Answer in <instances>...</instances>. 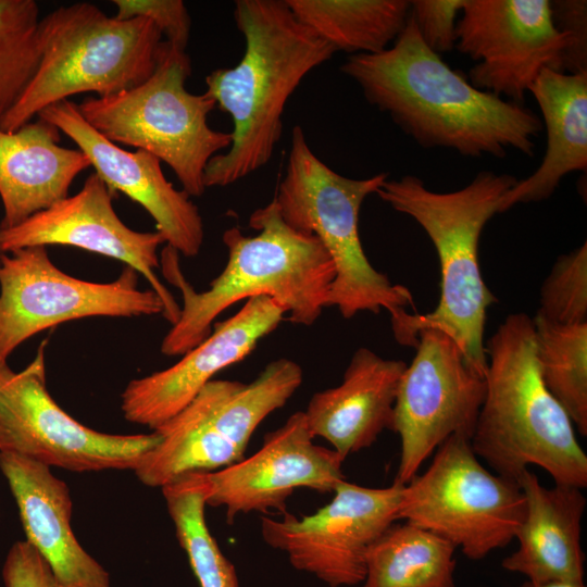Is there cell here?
I'll return each instance as SVG.
<instances>
[{
	"label": "cell",
	"instance_id": "24",
	"mask_svg": "<svg viewBox=\"0 0 587 587\" xmlns=\"http://www.w3.org/2000/svg\"><path fill=\"white\" fill-rule=\"evenodd\" d=\"M455 547L403 522L390 525L370 547L359 587H455Z\"/></svg>",
	"mask_w": 587,
	"mask_h": 587
},
{
	"label": "cell",
	"instance_id": "16",
	"mask_svg": "<svg viewBox=\"0 0 587 587\" xmlns=\"http://www.w3.org/2000/svg\"><path fill=\"white\" fill-rule=\"evenodd\" d=\"M115 192L93 172L82 189L21 224L0 229L3 253L35 246H72L118 260L145 276L163 303L164 317L174 325L180 307L161 283L158 248L164 242L160 233L137 232L124 224L114 211Z\"/></svg>",
	"mask_w": 587,
	"mask_h": 587
},
{
	"label": "cell",
	"instance_id": "34",
	"mask_svg": "<svg viewBox=\"0 0 587 587\" xmlns=\"http://www.w3.org/2000/svg\"><path fill=\"white\" fill-rule=\"evenodd\" d=\"M519 587H586L584 582H566V580H549V582H532L526 579Z\"/></svg>",
	"mask_w": 587,
	"mask_h": 587
},
{
	"label": "cell",
	"instance_id": "11",
	"mask_svg": "<svg viewBox=\"0 0 587 587\" xmlns=\"http://www.w3.org/2000/svg\"><path fill=\"white\" fill-rule=\"evenodd\" d=\"M46 340L21 372L0 366V451L72 472L135 470L160 435H115L76 421L46 387Z\"/></svg>",
	"mask_w": 587,
	"mask_h": 587
},
{
	"label": "cell",
	"instance_id": "26",
	"mask_svg": "<svg viewBox=\"0 0 587 587\" xmlns=\"http://www.w3.org/2000/svg\"><path fill=\"white\" fill-rule=\"evenodd\" d=\"M542 382L573 425L587 435V323L562 325L533 317Z\"/></svg>",
	"mask_w": 587,
	"mask_h": 587
},
{
	"label": "cell",
	"instance_id": "4",
	"mask_svg": "<svg viewBox=\"0 0 587 587\" xmlns=\"http://www.w3.org/2000/svg\"><path fill=\"white\" fill-rule=\"evenodd\" d=\"M516 182L510 174L482 171L465 187L451 192L433 191L414 175L387 178L378 188L376 195L383 201L424 229L440 265V296L435 309L427 313L400 310L390 316L400 345L414 348L420 332L440 329L455 341L469 365L485 375L487 310L498 299L482 276L479 238Z\"/></svg>",
	"mask_w": 587,
	"mask_h": 587
},
{
	"label": "cell",
	"instance_id": "13",
	"mask_svg": "<svg viewBox=\"0 0 587 587\" xmlns=\"http://www.w3.org/2000/svg\"><path fill=\"white\" fill-rule=\"evenodd\" d=\"M414 348L398 388L391 429L400 438L394 480L400 485L449 437L471 439L486 390L484 376L442 330L423 329Z\"/></svg>",
	"mask_w": 587,
	"mask_h": 587
},
{
	"label": "cell",
	"instance_id": "35",
	"mask_svg": "<svg viewBox=\"0 0 587 587\" xmlns=\"http://www.w3.org/2000/svg\"><path fill=\"white\" fill-rule=\"evenodd\" d=\"M2 253H3V252H2V250H1V248H0V260H1V255H2Z\"/></svg>",
	"mask_w": 587,
	"mask_h": 587
},
{
	"label": "cell",
	"instance_id": "31",
	"mask_svg": "<svg viewBox=\"0 0 587 587\" xmlns=\"http://www.w3.org/2000/svg\"><path fill=\"white\" fill-rule=\"evenodd\" d=\"M465 0L410 1L413 18L424 43L435 53L451 51L457 43V15Z\"/></svg>",
	"mask_w": 587,
	"mask_h": 587
},
{
	"label": "cell",
	"instance_id": "1",
	"mask_svg": "<svg viewBox=\"0 0 587 587\" xmlns=\"http://www.w3.org/2000/svg\"><path fill=\"white\" fill-rule=\"evenodd\" d=\"M369 103L424 148L453 149L462 155L533 157L542 132L530 109L475 88L422 40L413 18L378 53L352 54L340 66Z\"/></svg>",
	"mask_w": 587,
	"mask_h": 587
},
{
	"label": "cell",
	"instance_id": "33",
	"mask_svg": "<svg viewBox=\"0 0 587 587\" xmlns=\"http://www.w3.org/2000/svg\"><path fill=\"white\" fill-rule=\"evenodd\" d=\"M550 4L554 25L572 36L577 58L587 65V2L563 0L550 1Z\"/></svg>",
	"mask_w": 587,
	"mask_h": 587
},
{
	"label": "cell",
	"instance_id": "5",
	"mask_svg": "<svg viewBox=\"0 0 587 587\" xmlns=\"http://www.w3.org/2000/svg\"><path fill=\"white\" fill-rule=\"evenodd\" d=\"M485 353V397L470 439L474 453L515 482L535 465L554 484L585 488L587 455L570 416L542 382L533 319L508 315Z\"/></svg>",
	"mask_w": 587,
	"mask_h": 587
},
{
	"label": "cell",
	"instance_id": "7",
	"mask_svg": "<svg viewBox=\"0 0 587 587\" xmlns=\"http://www.w3.org/2000/svg\"><path fill=\"white\" fill-rule=\"evenodd\" d=\"M387 178V173L367 178L336 173L314 154L303 129L292 128L286 172L274 198L284 221L315 235L330 255L335 278L327 307H336L346 320L360 312L386 310L392 316L414 308L411 291L370 263L359 236L361 205Z\"/></svg>",
	"mask_w": 587,
	"mask_h": 587
},
{
	"label": "cell",
	"instance_id": "3",
	"mask_svg": "<svg viewBox=\"0 0 587 587\" xmlns=\"http://www.w3.org/2000/svg\"><path fill=\"white\" fill-rule=\"evenodd\" d=\"M249 226L257 235L246 236L237 227L223 233L227 263L205 291L197 292L187 282L174 248L162 250L163 275L183 298L179 317L161 342L164 355H183L201 344L215 319L245 299L267 296L289 322L303 326L314 324L327 307L335 267L320 239L289 226L275 198L252 212Z\"/></svg>",
	"mask_w": 587,
	"mask_h": 587
},
{
	"label": "cell",
	"instance_id": "12",
	"mask_svg": "<svg viewBox=\"0 0 587 587\" xmlns=\"http://www.w3.org/2000/svg\"><path fill=\"white\" fill-rule=\"evenodd\" d=\"M455 48L475 61V88L523 103L544 68L587 72L574 40L557 28L548 0H465Z\"/></svg>",
	"mask_w": 587,
	"mask_h": 587
},
{
	"label": "cell",
	"instance_id": "2",
	"mask_svg": "<svg viewBox=\"0 0 587 587\" xmlns=\"http://www.w3.org/2000/svg\"><path fill=\"white\" fill-rule=\"evenodd\" d=\"M245 53L205 77V95L233 121L232 142L204 170L203 184L225 187L266 165L282 136L289 97L335 49L299 22L285 0H237L233 12Z\"/></svg>",
	"mask_w": 587,
	"mask_h": 587
},
{
	"label": "cell",
	"instance_id": "32",
	"mask_svg": "<svg viewBox=\"0 0 587 587\" xmlns=\"http://www.w3.org/2000/svg\"><path fill=\"white\" fill-rule=\"evenodd\" d=\"M2 578L5 587H67L26 540L16 541L10 548L2 567Z\"/></svg>",
	"mask_w": 587,
	"mask_h": 587
},
{
	"label": "cell",
	"instance_id": "18",
	"mask_svg": "<svg viewBox=\"0 0 587 587\" xmlns=\"http://www.w3.org/2000/svg\"><path fill=\"white\" fill-rule=\"evenodd\" d=\"M285 310L267 296L252 297L172 366L133 379L122 392L124 417L152 430L179 413L223 369L240 362L277 328Z\"/></svg>",
	"mask_w": 587,
	"mask_h": 587
},
{
	"label": "cell",
	"instance_id": "20",
	"mask_svg": "<svg viewBox=\"0 0 587 587\" xmlns=\"http://www.w3.org/2000/svg\"><path fill=\"white\" fill-rule=\"evenodd\" d=\"M402 360L384 359L361 347L341 383L315 392L303 411L315 437L328 441L342 459L371 447L392 429L398 388L407 369Z\"/></svg>",
	"mask_w": 587,
	"mask_h": 587
},
{
	"label": "cell",
	"instance_id": "27",
	"mask_svg": "<svg viewBox=\"0 0 587 587\" xmlns=\"http://www.w3.org/2000/svg\"><path fill=\"white\" fill-rule=\"evenodd\" d=\"M161 489L177 540L200 587H239L234 564L207 525L202 472L187 474Z\"/></svg>",
	"mask_w": 587,
	"mask_h": 587
},
{
	"label": "cell",
	"instance_id": "17",
	"mask_svg": "<svg viewBox=\"0 0 587 587\" xmlns=\"http://www.w3.org/2000/svg\"><path fill=\"white\" fill-rule=\"evenodd\" d=\"M37 116L70 137L111 190L140 204L167 246L187 258L200 252L204 228L199 209L166 179L157 157L139 149L127 151L110 141L85 121L78 104L70 99L47 107Z\"/></svg>",
	"mask_w": 587,
	"mask_h": 587
},
{
	"label": "cell",
	"instance_id": "25",
	"mask_svg": "<svg viewBox=\"0 0 587 587\" xmlns=\"http://www.w3.org/2000/svg\"><path fill=\"white\" fill-rule=\"evenodd\" d=\"M296 18L335 51L378 53L403 29L408 0H285Z\"/></svg>",
	"mask_w": 587,
	"mask_h": 587
},
{
	"label": "cell",
	"instance_id": "19",
	"mask_svg": "<svg viewBox=\"0 0 587 587\" xmlns=\"http://www.w3.org/2000/svg\"><path fill=\"white\" fill-rule=\"evenodd\" d=\"M0 470L29 542L67 587H111L110 574L78 542L67 485L33 459L0 451Z\"/></svg>",
	"mask_w": 587,
	"mask_h": 587
},
{
	"label": "cell",
	"instance_id": "8",
	"mask_svg": "<svg viewBox=\"0 0 587 587\" xmlns=\"http://www.w3.org/2000/svg\"><path fill=\"white\" fill-rule=\"evenodd\" d=\"M190 73L186 51L163 40L157 66L143 83L115 95L88 97L78 110L107 139L157 157L189 197H201L207 164L229 148L232 136L208 124L215 101L186 89Z\"/></svg>",
	"mask_w": 587,
	"mask_h": 587
},
{
	"label": "cell",
	"instance_id": "10",
	"mask_svg": "<svg viewBox=\"0 0 587 587\" xmlns=\"http://www.w3.org/2000/svg\"><path fill=\"white\" fill-rule=\"evenodd\" d=\"M151 290L138 288V273L126 266L110 283H93L62 272L47 247L2 253L0 260V366L25 340L61 323L90 316L163 314Z\"/></svg>",
	"mask_w": 587,
	"mask_h": 587
},
{
	"label": "cell",
	"instance_id": "6",
	"mask_svg": "<svg viewBox=\"0 0 587 587\" xmlns=\"http://www.w3.org/2000/svg\"><path fill=\"white\" fill-rule=\"evenodd\" d=\"M162 36L146 17L118 20L89 2L59 7L40 18L38 67L0 129L14 132L78 93L107 97L138 86L157 66Z\"/></svg>",
	"mask_w": 587,
	"mask_h": 587
},
{
	"label": "cell",
	"instance_id": "23",
	"mask_svg": "<svg viewBox=\"0 0 587 587\" xmlns=\"http://www.w3.org/2000/svg\"><path fill=\"white\" fill-rule=\"evenodd\" d=\"M528 91L541 111L547 149L538 168L502 197L499 213L548 199L565 175L587 168V72L544 68Z\"/></svg>",
	"mask_w": 587,
	"mask_h": 587
},
{
	"label": "cell",
	"instance_id": "28",
	"mask_svg": "<svg viewBox=\"0 0 587 587\" xmlns=\"http://www.w3.org/2000/svg\"><path fill=\"white\" fill-rule=\"evenodd\" d=\"M39 5L0 0V118L15 104L40 60Z\"/></svg>",
	"mask_w": 587,
	"mask_h": 587
},
{
	"label": "cell",
	"instance_id": "9",
	"mask_svg": "<svg viewBox=\"0 0 587 587\" xmlns=\"http://www.w3.org/2000/svg\"><path fill=\"white\" fill-rule=\"evenodd\" d=\"M525 515L517 482L487 470L470 439L453 435L428 467L402 487L398 521L426 529L480 560L507 547Z\"/></svg>",
	"mask_w": 587,
	"mask_h": 587
},
{
	"label": "cell",
	"instance_id": "21",
	"mask_svg": "<svg viewBox=\"0 0 587 587\" xmlns=\"http://www.w3.org/2000/svg\"><path fill=\"white\" fill-rule=\"evenodd\" d=\"M525 497V515L515 539L517 548L501 565L532 582H584L582 522L586 509L583 489L544 486L527 470L517 480Z\"/></svg>",
	"mask_w": 587,
	"mask_h": 587
},
{
	"label": "cell",
	"instance_id": "15",
	"mask_svg": "<svg viewBox=\"0 0 587 587\" xmlns=\"http://www.w3.org/2000/svg\"><path fill=\"white\" fill-rule=\"evenodd\" d=\"M304 412L291 414L265 434L249 458L214 472H202L205 504L223 507L233 523L239 514L286 512V501L298 488L333 492L345 475L335 450L314 444Z\"/></svg>",
	"mask_w": 587,
	"mask_h": 587
},
{
	"label": "cell",
	"instance_id": "14",
	"mask_svg": "<svg viewBox=\"0 0 587 587\" xmlns=\"http://www.w3.org/2000/svg\"><path fill=\"white\" fill-rule=\"evenodd\" d=\"M403 485L364 487L346 479L332 500L311 515L282 519L263 516L261 535L272 548L285 552L291 565L314 575L329 587L360 585L366 553L396 521Z\"/></svg>",
	"mask_w": 587,
	"mask_h": 587
},
{
	"label": "cell",
	"instance_id": "30",
	"mask_svg": "<svg viewBox=\"0 0 587 587\" xmlns=\"http://www.w3.org/2000/svg\"><path fill=\"white\" fill-rule=\"evenodd\" d=\"M112 3L116 7V18L146 17L166 41L186 51L191 21L182 0H113Z\"/></svg>",
	"mask_w": 587,
	"mask_h": 587
},
{
	"label": "cell",
	"instance_id": "29",
	"mask_svg": "<svg viewBox=\"0 0 587 587\" xmlns=\"http://www.w3.org/2000/svg\"><path fill=\"white\" fill-rule=\"evenodd\" d=\"M557 324L587 323V242L560 255L539 292L536 313Z\"/></svg>",
	"mask_w": 587,
	"mask_h": 587
},
{
	"label": "cell",
	"instance_id": "22",
	"mask_svg": "<svg viewBox=\"0 0 587 587\" xmlns=\"http://www.w3.org/2000/svg\"><path fill=\"white\" fill-rule=\"evenodd\" d=\"M61 130L39 118L14 132L0 129V229L14 227L68 196L91 166L79 149L61 147Z\"/></svg>",
	"mask_w": 587,
	"mask_h": 587
}]
</instances>
